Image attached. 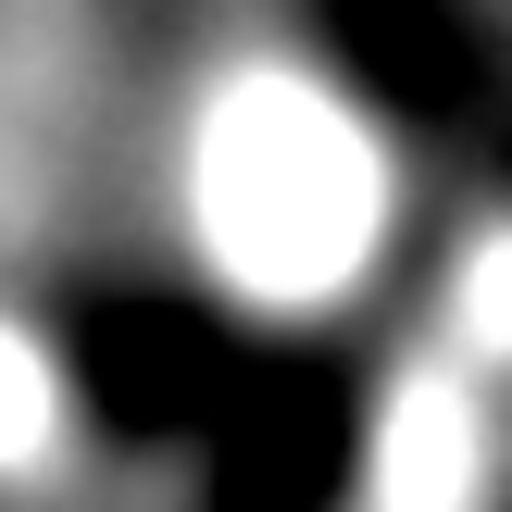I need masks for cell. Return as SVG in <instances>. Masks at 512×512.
<instances>
[{
	"label": "cell",
	"instance_id": "cell-1",
	"mask_svg": "<svg viewBox=\"0 0 512 512\" xmlns=\"http://www.w3.org/2000/svg\"><path fill=\"white\" fill-rule=\"evenodd\" d=\"M150 200L200 313L313 325L363 313L413 238V163L313 0H175Z\"/></svg>",
	"mask_w": 512,
	"mask_h": 512
}]
</instances>
